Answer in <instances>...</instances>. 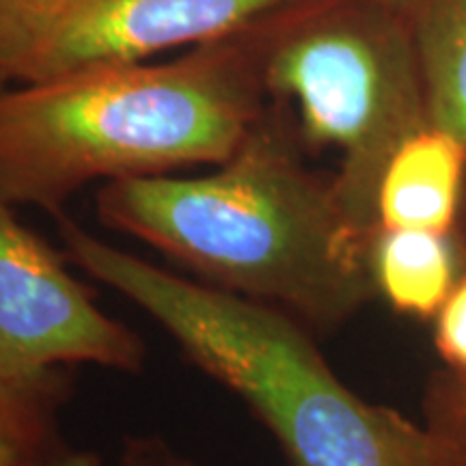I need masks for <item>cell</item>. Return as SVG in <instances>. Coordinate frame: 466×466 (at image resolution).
Wrapping results in <instances>:
<instances>
[{
  "label": "cell",
  "mask_w": 466,
  "mask_h": 466,
  "mask_svg": "<svg viewBox=\"0 0 466 466\" xmlns=\"http://www.w3.org/2000/svg\"><path fill=\"white\" fill-rule=\"evenodd\" d=\"M96 214L203 283L283 309L313 333H333L378 299L374 238L350 220L333 179L305 171L268 108L209 173L106 182Z\"/></svg>",
  "instance_id": "1"
},
{
  "label": "cell",
  "mask_w": 466,
  "mask_h": 466,
  "mask_svg": "<svg viewBox=\"0 0 466 466\" xmlns=\"http://www.w3.org/2000/svg\"><path fill=\"white\" fill-rule=\"evenodd\" d=\"M261 22L168 61L0 91V197L58 220L93 182L225 162L266 110Z\"/></svg>",
  "instance_id": "2"
},
{
  "label": "cell",
  "mask_w": 466,
  "mask_h": 466,
  "mask_svg": "<svg viewBox=\"0 0 466 466\" xmlns=\"http://www.w3.org/2000/svg\"><path fill=\"white\" fill-rule=\"evenodd\" d=\"M58 233L69 261L147 313L250 408L288 466H441L425 425L354 393L291 313L190 281L66 217Z\"/></svg>",
  "instance_id": "3"
},
{
  "label": "cell",
  "mask_w": 466,
  "mask_h": 466,
  "mask_svg": "<svg viewBox=\"0 0 466 466\" xmlns=\"http://www.w3.org/2000/svg\"><path fill=\"white\" fill-rule=\"evenodd\" d=\"M272 15L261 22L266 93L294 104L307 143L341 151L335 192L354 227L374 238L382 168L408 134L430 124L428 108L410 102L370 35L316 25L279 28L283 37H275Z\"/></svg>",
  "instance_id": "4"
},
{
  "label": "cell",
  "mask_w": 466,
  "mask_h": 466,
  "mask_svg": "<svg viewBox=\"0 0 466 466\" xmlns=\"http://www.w3.org/2000/svg\"><path fill=\"white\" fill-rule=\"evenodd\" d=\"M14 208L0 197V376L35 389L66 382L61 370L69 365L141 371V337L97 307Z\"/></svg>",
  "instance_id": "5"
},
{
  "label": "cell",
  "mask_w": 466,
  "mask_h": 466,
  "mask_svg": "<svg viewBox=\"0 0 466 466\" xmlns=\"http://www.w3.org/2000/svg\"><path fill=\"white\" fill-rule=\"evenodd\" d=\"M309 0H25L15 85L145 63Z\"/></svg>",
  "instance_id": "6"
},
{
  "label": "cell",
  "mask_w": 466,
  "mask_h": 466,
  "mask_svg": "<svg viewBox=\"0 0 466 466\" xmlns=\"http://www.w3.org/2000/svg\"><path fill=\"white\" fill-rule=\"evenodd\" d=\"M466 190V145L432 124L401 141L382 168L378 229H425L453 236Z\"/></svg>",
  "instance_id": "7"
},
{
  "label": "cell",
  "mask_w": 466,
  "mask_h": 466,
  "mask_svg": "<svg viewBox=\"0 0 466 466\" xmlns=\"http://www.w3.org/2000/svg\"><path fill=\"white\" fill-rule=\"evenodd\" d=\"M376 294L400 316L434 319L462 275L456 240L425 229H378L371 242Z\"/></svg>",
  "instance_id": "8"
},
{
  "label": "cell",
  "mask_w": 466,
  "mask_h": 466,
  "mask_svg": "<svg viewBox=\"0 0 466 466\" xmlns=\"http://www.w3.org/2000/svg\"><path fill=\"white\" fill-rule=\"evenodd\" d=\"M63 384L31 389L0 376V466H33L63 445L56 423Z\"/></svg>",
  "instance_id": "9"
},
{
  "label": "cell",
  "mask_w": 466,
  "mask_h": 466,
  "mask_svg": "<svg viewBox=\"0 0 466 466\" xmlns=\"http://www.w3.org/2000/svg\"><path fill=\"white\" fill-rule=\"evenodd\" d=\"M428 121L466 145V14L425 74Z\"/></svg>",
  "instance_id": "10"
},
{
  "label": "cell",
  "mask_w": 466,
  "mask_h": 466,
  "mask_svg": "<svg viewBox=\"0 0 466 466\" xmlns=\"http://www.w3.org/2000/svg\"><path fill=\"white\" fill-rule=\"evenodd\" d=\"M423 425L436 442L441 466H466V374L434 371L425 387Z\"/></svg>",
  "instance_id": "11"
},
{
  "label": "cell",
  "mask_w": 466,
  "mask_h": 466,
  "mask_svg": "<svg viewBox=\"0 0 466 466\" xmlns=\"http://www.w3.org/2000/svg\"><path fill=\"white\" fill-rule=\"evenodd\" d=\"M432 322L434 346L442 363L466 374V268Z\"/></svg>",
  "instance_id": "12"
},
{
  "label": "cell",
  "mask_w": 466,
  "mask_h": 466,
  "mask_svg": "<svg viewBox=\"0 0 466 466\" xmlns=\"http://www.w3.org/2000/svg\"><path fill=\"white\" fill-rule=\"evenodd\" d=\"M113 466H199L158 436H132Z\"/></svg>",
  "instance_id": "13"
},
{
  "label": "cell",
  "mask_w": 466,
  "mask_h": 466,
  "mask_svg": "<svg viewBox=\"0 0 466 466\" xmlns=\"http://www.w3.org/2000/svg\"><path fill=\"white\" fill-rule=\"evenodd\" d=\"M25 0H0V91L15 85Z\"/></svg>",
  "instance_id": "14"
},
{
  "label": "cell",
  "mask_w": 466,
  "mask_h": 466,
  "mask_svg": "<svg viewBox=\"0 0 466 466\" xmlns=\"http://www.w3.org/2000/svg\"><path fill=\"white\" fill-rule=\"evenodd\" d=\"M33 466H106L104 460L93 451H80V450H69V447L61 445L58 450L50 453L48 458H44L42 462Z\"/></svg>",
  "instance_id": "15"
},
{
  "label": "cell",
  "mask_w": 466,
  "mask_h": 466,
  "mask_svg": "<svg viewBox=\"0 0 466 466\" xmlns=\"http://www.w3.org/2000/svg\"><path fill=\"white\" fill-rule=\"evenodd\" d=\"M453 240H456L460 259H462V268H466V190H464L462 208H460L456 231H453Z\"/></svg>",
  "instance_id": "16"
}]
</instances>
